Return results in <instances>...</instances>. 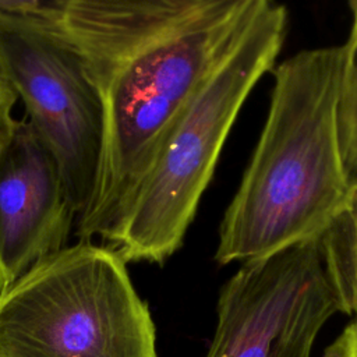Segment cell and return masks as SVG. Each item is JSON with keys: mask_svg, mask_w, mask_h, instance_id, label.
<instances>
[{"mask_svg": "<svg viewBox=\"0 0 357 357\" xmlns=\"http://www.w3.org/2000/svg\"><path fill=\"white\" fill-rule=\"evenodd\" d=\"M61 0H0V15L38 17Z\"/></svg>", "mask_w": 357, "mask_h": 357, "instance_id": "cell-12", "label": "cell"}, {"mask_svg": "<svg viewBox=\"0 0 357 357\" xmlns=\"http://www.w3.org/2000/svg\"><path fill=\"white\" fill-rule=\"evenodd\" d=\"M286 26L284 7L265 0L181 109L106 240L126 262L163 264L181 247L238 112L273 67Z\"/></svg>", "mask_w": 357, "mask_h": 357, "instance_id": "cell-3", "label": "cell"}, {"mask_svg": "<svg viewBox=\"0 0 357 357\" xmlns=\"http://www.w3.org/2000/svg\"><path fill=\"white\" fill-rule=\"evenodd\" d=\"M353 22L343 46V77L339 102V132L350 187L357 183V0H349Z\"/></svg>", "mask_w": 357, "mask_h": 357, "instance_id": "cell-9", "label": "cell"}, {"mask_svg": "<svg viewBox=\"0 0 357 357\" xmlns=\"http://www.w3.org/2000/svg\"><path fill=\"white\" fill-rule=\"evenodd\" d=\"M265 0H61L43 11L96 89L103 144L79 240H107L173 121Z\"/></svg>", "mask_w": 357, "mask_h": 357, "instance_id": "cell-1", "label": "cell"}, {"mask_svg": "<svg viewBox=\"0 0 357 357\" xmlns=\"http://www.w3.org/2000/svg\"><path fill=\"white\" fill-rule=\"evenodd\" d=\"M123 257L79 240L0 291V357H158Z\"/></svg>", "mask_w": 357, "mask_h": 357, "instance_id": "cell-4", "label": "cell"}, {"mask_svg": "<svg viewBox=\"0 0 357 357\" xmlns=\"http://www.w3.org/2000/svg\"><path fill=\"white\" fill-rule=\"evenodd\" d=\"M342 77V45L301 50L275 70L265 124L219 226V265L319 237L346 204Z\"/></svg>", "mask_w": 357, "mask_h": 357, "instance_id": "cell-2", "label": "cell"}, {"mask_svg": "<svg viewBox=\"0 0 357 357\" xmlns=\"http://www.w3.org/2000/svg\"><path fill=\"white\" fill-rule=\"evenodd\" d=\"M322 357H357V318L343 328L339 336L325 349Z\"/></svg>", "mask_w": 357, "mask_h": 357, "instance_id": "cell-11", "label": "cell"}, {"mask_svg": "<svg viewBox=\"0 0 357 357\" xmlns=\"http://www.w3.org/2000/svg\"><path fill=\"white\" fill-rule=\"evenodd\" d=\"M205 357H311L339 312L318 237L243 262L223 284Z\"/></svg>", "mask_w": 357, "mask_h": 357, "instance_id": "cell-6", "label": "cell"}, {"mask_svg": "<svg viewBox=\"0 0 357 357\" xmlns=\"http://www.w3.org/2000/svg\"><path fill=\"white\" fill-rule=\"evenodd\" d=\"M0 68L54 158L78 218L92 199L103 144L100 100L81 59L42 18L0 15Z\"/></svg>", "mask_w": 357, "mask_h": 357, "instance_id": "cell-5", "label": "cell"}, {"mask_svg": "<svg viewBox=\"0 0 357 357\" xmlns=\"http://www.w3.org/2000/svg\"><path fill=\"white\" fill-rule=\"evenodd\" d=\"M77 222L60 169L26 119L0 149V291L63 250Z\"/></svg>", "mask_w": 357, "mask_h": 357, "instance_id": "cell-7", "label": "cell"}, {"mask_svg": "<svg viewBox=\"0 0 357 357\" xmlns=\"http://www.w3.org/2000/svg\"><path fill=\"white\" fill-rule=\"evenodd\" d=\"M318 240L339 312L357 318V183Z\"/></svg>", "mask_w": 357, "mask_h": 357, "instance_id": "cell-8", "label": "cell"}, {"mask_svg": "<svg viewBox=\"0 0 357 357\" xmlns=\"http://www.w3.org/2000/svg\"><path fill=\"white\" fill-rule=\"evenodd\" d=\"M17 100V93L0 68V149L10 138L17 124V119L14 117V106Z\"/></svg>", "mask_w": 357, "mask_h": 357, "instance_id": "cell-10", "label": "cell"}]
</instances>
